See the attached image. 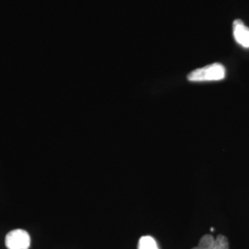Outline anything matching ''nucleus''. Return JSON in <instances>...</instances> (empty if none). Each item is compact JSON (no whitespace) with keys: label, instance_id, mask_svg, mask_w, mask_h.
<instances>
[{"label":"nucleus","instance_id":"obj_1","mask_svg":"<svg viewBox=\"0 0 249 249\" xmlns=\"http://www.w3.org/2000/svg\"><path fill=\"white\" fill-rule=\"evenodd\" d=\"M225 68L222 64L214 63L190 72L187 76V80L192 82L218 81L225 78Z\"/></svg>","mask_w":249,"mask_h":249},{"label":"nucleus","instance_id":"obj_2","mask_svg":"<svg viewBox=\"0 0 249 249\" xmlns=\"http://www.w3.org/2000/svg\"><path fill=\"white\" fill-rule=\"evenodd\" d=\"M5 244L8 249H29L31 237L25 230L16 229L9 231L6 235Z\"/></svg>","mask_w":249,"mask_h":249},{"label":"nucleus","instance_id":"obj_3","mask_svg":"<svg viewBox=\"0 0 249 249\" xmlns=\"http://www.w3.org/2000/svg\"><path fill=\"white\" fill-rule=\"evenodd\" d=\"M232 33L236 43L245 48H249V28L240 19H235L232 24Z\"/></svg>","mask_w":249,"mask_h":249},{"label":"nucleus","instance_id":"obj_4","mask_svg":"<svg viewBox=\"0 0 249 249\" xmlns=\"http://www.w3.org/2000/svg\"><path fill=\"white\" fill-rule=\"evenodd\" d=\"M138 249H159L157 242L150 235H145L140 238Z\"/></svg>","mask_w":249,"mask_h":249},{"label":"nucleus","instance_id":"obj_5","mask_svg":"<svg viewBox=\"0 0 249 249\" xmlns=\"http://www.w3.org/2000/svg\"><path fill=\"white\" fill-rule=\"evenodd\" d=\"M215 243V238L211 234H205L198 242L197 247L201 249H213Z\"/></svg>","mask_w":249,"mask_h":249},{"label":"nucleus","instance_id":"obj_6","mask_svg":"<svg viewBox=\"0 0 249 249\" xmlns=\"http://www.w3.org/2000/svg\"><path fill=\"white\" fill-rule=\"evenodd\" d=\"M213 249H229V242L227 238L224 235H218L215 238V243H214Z\"/></svg>","mask_w":249,"mask_h":249},{"label":"nucleus","instance_id":"obj_7","mask_svg":"<svg viewBox=\"0 0 249 249\" xmlns=\"http://www.w3.org/2000/svg\"><path fill=\"white\" fill-rule=\"evenodd\" d=\"M192 249H201L199 247H195V248H193Z\"/></svg>","mask_w":249,"mask_h":249}]
</instances>
